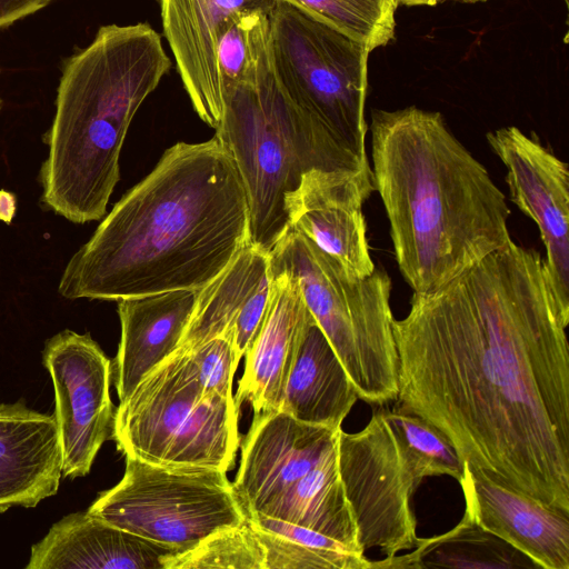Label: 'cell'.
<instances>
[{
    "label": "cell",
    "instance_id": "obj_35",
    "mask_svg": "<svg viewBox=\"0 0 569 569\" xmlns=\"http://www.w3.org/2000/svg\"><path fill=\"white\" fill-rule=\"evenodd\" d=\"M565 1H566V3L568 2V0H565Z\"/></svg>",
    "mask_w": 569,
    "mask_h": 569
},
{
    "label": "cell",
    "instance_id": "obj_18",
    "mask_svg": "<svg viewBox=\"0 0 569 569\" xmlns=\"http://www.w3.org/2000/svg\"><path fill=\"white\" fill-rule=\"evenodd\" d=\"M312 319L298 280L288 272H271L268 309L244 355L243 375L233 397L239 410L243 402L254 413L278 410L301 337Z\"/></svg>",
    "mask_w": 569,
    "mask_h": 569
},
{
    "label": "cell",
    "instance_id": "obj_26",
    "mask_svg": "<svg viewBox=\"0 0 569 569\" xmlns=\"http://www.w3.org/2000/svg\"><path fill=\"white\" fill-rule=\"evenodd\" d=\"M269 47L268 12H238L226 21L217 47L222 96L256 72Z\"/></svg>",
    "mask_w": 569,
    "mask_h": 569
},
{
    "label": "cell",
    "instance_id": "obj_24",
    "mask_svg": "<svg viewBox=\"0 0 569 569\" xmlns=\"http://www.w3.org/2000/svg\"><path fill=\"white\" fill-rule=\"evenodd\" d=\"M410 553L373 561L382 568H539L505 540L463 517L450 531L419 539Z\"/></svg>",
    "mask_w": 569,
    "mask_h": 569
},
{
    "label": "cell",
    "instance_id": "obj_3",
    "mask_svg": "<svg viewBox=\"0 0 569 569\" xmlns=\"http://www.w3.org/2000/svg\"><path fill=\"white\" fill-rule=\"evenodd\" d=\"M372 178L395 258L416 293L439 289L510 241V209L442 114L372 110Z\"/></svg>",
    "mask_w": 569,
    "mask_h": 569
},
{
    "label": "cell",
    "instance_id": "obj_25",
    "mask_svg": "<svg viewBox=\"0 0 569 569\" xmlns=\"http://www.w3.org/2000/svg\"><path fill=\"white\" fill-rule=\"evenodd\" d=\"M363 44L369 52L393 39L395 0H283Z\"/></svg>",
    "mask_w": 569,
    "mask_h": 569
},
{
    "label": "cell",
    "instance_id": "obj_4",
    "mask_svg": "<svg viewBox=\"0 0 569 569\" xmlns=\"http://www.w3.org/2000/svg\"><path fill=\"white\" fill-rule=\"evenodd\" d=\"M170 67L160 34L147 22L102 26L68 59L40 171L48 208L76 223L106 214L131 120Z\"/></svg>",
    "mask_w": 569,
    "mask_h": 569
},
{
    "label": "cell",
    "instance_id": "obj_32",
    "mask_svg": "<svg viewBox=\"0 0 569 569\" xmlns=\"http://www.w3.org/2000/svg\"><path fill=\"white\" fill-rule=\"evenodd\" d=\"M14 213V198L12 194L1 191L0 192V219L7 222L11 221Z\"/></svg>",
    "mask_w": 569,
    "mask_h": 569
},
{
    "label": "cell",
    "instance_id": "obj_9",
    "mask_svg": "<svg viewBox=\"0 0 569 569\" xmlns=\"http://www.w3.org/2000/svg\"><path fill=\"white\" fill-rule=\"evenodd\" d=\"M87 511L179 553L247 520L226 471L168 469L130 457L122 479Z\"/></svg>",
    "mask_w": 569,
    "mask_h": 569
},
{
    "label": "cell",
    "instance_id": "obj_11",
    "mask_svg": "<svg viewBox=\"0 0 569 569\" xmlns=\"http://www.w3.org/2000/svg\"><path fill=\"white\" fill-rule=\"evenodd\" d=\"M42 358L54 389L62 477H83L113 436L112 363L89 333L71 330L50 338Z\"/></svg>",
    "mask_w": 569,
    "mask_h": 569
},
{
    "label": "cell",
    "instance_id": "obj_34",
    "mask_svg": "<svg viewBox=\"0 0 569 569\" xmlns=\"http://www.w3.org/2000/svg\"><path fill=\"white\" fill-rule=\"evenodd\" d=\"M1 107H2V101H1V99H0V110H1Z\"/></svg>",
    "mask_w": 569,
    "mask_h": 569
},
{
    "label": "cell",
    "instance_id": "obj_21",
    "mask_svg": "<svg viewBox=\"0 0 569 569\" xmlns=\"http://www.w3.org/2000/svg\"><path fill=\"white\" fill-rule=\"evenodd\" d=\"M199 290L177 289L118 300L121 338L112 365L119 402L179 347Z\"/></svg>",
    "mask_w": 569,
    "mask_h": 569
},
{
    "label": "cell",
    "instance_id": "obj_10",
    "mask_svg": "<svg viewBox=\"0 0 569 569\" xmlns=\"http://www.w3.org/2000/svg\"><path fill=\"white\" fill-rule=\"evenodd\" d=\"M337 457L360 549L379 548L385 558L413 549L420 538L411 499L431 473L387 410L375 412L356 433L340 429Z\"/></svg>",
    "mask_w": 569,
    "mask_h": 569
},
{
    "label": "cell",
    "instance_id": "obj_5",
    "mask_svg": "<svg viewBox=\"0 0 569 569\" xmlns=\"http://www.w3.org/2000/svg\"><path fill=\"white\" fill-rule=\"evenodd\" d=\"M216 138L241 176L249 204V243L270 252L289 228L286 198L303 173L368 168L283 91L270 47L256 72L223 93Z\"/></svg>",
    "mask_w": 569,
    "mask_h": 569
},
{
    "label": "cell",
    "instance_id": "obj_8",
    "mask_svg": "<svg viewBox=\"0 0 569 569\" xmlns=\"http://www.w3.org/2000/svg\"><path fill=\"white\" fill-rule=\"evenodd\" d=\"M269 31L273 69L290 101L368 161L369 50L283 0L269 13Z\"/></svg>",
    "mask_w": 569,
    "mask_h": 569
},
{
    "label": "cell",
    "instance_id": "obj_27",
    "mask_svg": "<svg viewBox=\"0 0 569 569\" xmlns=\"http://www.w3.org/2000/svg\"><path fill=\"white\" fill-rule=\"evenodd\" d=\"M164 569H263V550L246 520L169 557Z\"/></svg>",
    "mask_w": 569,
    "mask_h": 569
},
{
    "label": "cell",
    "instance_id": "obj_16",
    "mask_svg": "<svg viewBox=\"0 0 569 569\" xmlns=\"http://www.w3.org/2000/svg\"><path fill=\"white\" fill-rule=\"evenodd\" d=\"M465 516L508 542L539 568L569 569V513L475 476L462 462Z\"/></svg>",
    "mask_w": 569,
    "mask_h": 569
},
{
    "label": "cell",
    "instance_id": "obj_23",
    "mask_svg": "<svg viewBox=\"0 0 569 569\" xmlns=\"http://www.w3.org/2000/svg\"><path fill=\"white\" fill-rule=\"evenodd\" d=\"M256 515L316 530L362 551L341 482L337 450Z\"/></svg>",
    "mask_w": 569,
    "mask_h": 569
},
{
    "label": "cell",
    "instance_id": "obj_12",
    "mask_svg": "<svg viewBox=\"0 0 569 569\" xmlns=\"http://www.w3.org/2000/svg\"><path fill=\"white\" fill-rule=\"evenodd\" d=\"M507 169L511 201L538 226L545 268L561 312L569 317V168L535 132L515 126L486 134Z\"/></svg>",
    "mask_w": 569,
    "mask_h": 569
},
{
    "label": "cell",
    "instance_id": "obj_33",
    "mask_svg": "<svg viewBox=\"0 0 569 569\" xmlns=\"http://www.w3.org/2000/svg\"><path fill=\"white\" fill-rule=\"evenodd\" d=\"M448 1V0H395L396 6H407V7H416V6H435L440 2ZM453 1H466V2H477V1H485V0H453Z\"/></svg>",
    "mask_w": 569,
    "mask_h": 569
},
{
    "label": "cell",
    "instance_id": "obj_14",
    "mask_svg": "<svg viewBox=\"0 0 569 569\" xmlns=\"http://www.w3.org/2000/svg\"><path fill=\"white\" fill-rule=\"evenodd\" d=\"M340 429L308 425L280 410L254 413L232 482L247 517L261 513L333 453Z\"/></svg>",
    "mask_w": 569,
    "mask_h": 569
},
{
    "label": "cell",
    "instance_id": "obj_13",
    "mask_svg": "<svg viewBox=\"0 0 569 569\" xmlns=\"http://www.w3.org/2000/svg\"><path fill=\"white\" fill-rule=\"evenodd\" d=\"M372 169L319 170L302 174L286 198L289 226L302 232L353 277L376 268L362 206L375 191Z\"/></svg>",
    "mask_w": 569,
    "mask_h": 569
},
{
    "label": "cell",
    "instance_id": "obj_15",
    "mask_svg": "<svg viewBox=\"0 0 569 569\" xmlns=\"http://www.w3.org/2000/svg\"><path fill=\"white\" fill-rule=\"evenodd\" d=\"M277 0H159L164 38L200 119L216 129L223 114L217 47L226 21L238 12L270 13Z\"/></svg>",
    "mask_w": 569,
    "mask_h": 569
},
{
    "label": "cell",
    "instance_id": "obj_7",
    "mask_svg": "<svg viewBox=\"0 0 569 569\" xmlns=\"http://www.w3.org/2000/svg\"><path fill=\"white\" fill-rule=\"evenodd\" d=\"M238 418L233 398L204 393L189 353L174 351L119 402L112 439L126 457L156 466L228 472L240 445Z\"/></svg>",
    "mask_w": 569,
    "mask_h": 569
},
{
    "label": "cell",
    "instance_id": "obj_19",
    "mask_svg": "<svg viewBox=\"0 0 569 569\" xmlns=\"http://www.w3.org/2000/svg\"><path fill=\"white\" fill-rule=\"evenodd\" d=\"M62 477V453L54 415L23 401L0 403V513L33 508L54 496Z\"/></svg>",
    "mask_w": 569,
    "mask_h": 569
},
{
    "label": "cell",
    "instance_id": "obj_1",
    "mask_svg": "<svg viewBox=\"0 0 569 569\" xmlns=\"http://www.w3.org/2000/svg\"><path fill=\"white\" fill-rule=\"evenodd\" d=\"M568 323L543 258L511 240L393 320V410L438 429L475 476L569 513Z\"/></svg>",
    "mask_w": 569,
    "mask_h": 569
},
{
    "label": "cell",
    "instance_id": "obj_17",
    "mask_svg": "<svg viewBox=\"0 0 569 569\" xmlns=\"http://www.w3.org/2000/svg\"><path fill=\"white\" fill-rule=\"evenodd\" d=\"M271 292L269 253L247 244L199 290L189 323L176 351H189L218 336L233 332L240 360L263 322Z\"/></svg>",
    "mask_w": 569,
    "mask_h": 569
},
{
    "label": "cell",
    "instance_id": "obj_20",
    "mask_svg": "<svg viewBox=\"0 0 569 569\" xmlns=\"http://www.w3.org/2000/svg\"><path fill=\"white\" fill-rule=\"evenodd\" d=\"M177 550L112 526L88 511L53 523L31 548L27 569H164Z\"/></svg>",
    "mask_w": 569,
    "mask_h": 569
},
{
    "label": "cell",
    "instance_id": "obj_28",
    "mask_svg": "<svg viewBox=\"0 0 569 569\" xmlns=\"http://www.w3.org/2000/svg\"><path fill=\"white\" fill-rule=\"evenodd\" d=\"M250 527L263 550V569H372L373 561L365 553L315 549Z\"/></svg>",
    "mask_w": 569,
    "mask_h": 569
},
{
    "label": "cell",
    "instance_id": "obj_2",
    "mask_svg": "<svg viewBox=\"0 0 569 569\" xmlns=\"http://www.w3.org/2000/svg\"><path fill=\"white\" fill-rule=\"evenodd\" d=\"M249 243L247 192L216 136L170 147L67 264L68 299L201 290Z\"/></svg>",
    "mask_w": 569,
    "mask_h": 569
},
{
    "label": "cell",
    "instance_id": "obj_22",
    "mask_svg": "<svg viewBox=\"0 0 569 569\" xmlns=\"http://www.w3.org/2000/svg\"><path fill=\"white\" fill-rule=\"evenodd\" d=\"M358 399L343 366L312 319L301 337L278 410L308 425L337 429Z\"/></svg>",
    "mask_w": 569,
    "mask_h": 569
},
{
    "label": "cell",
    "instance_id": "obj_31",
    "mask_svg": "<svg viewBox=\"0 0 569 569\" xmlns=\"http://www.w3.org/2000/svg\"><path fill=\"white\" fill-rule=\"evenodd\" d=\"M52 0H0V28L39 11Z\"/></svg>",
    "mask_w": 569,
    "mask_h": 569
},
{
    "label": "cell",
    "instance_id": "obj_6",
    "mask_svg": "<svg viewBox=\"0 0 569 569\" xmlns=\"http://www.w3.org/2000/svg\"><path fill=\"white\" fill-rule=\"evenodd\" d=\"M269 261L271 272H288L298 280L307 308L358 398L371 406L396 401L398 352L389 274L375 268L367 277H353L290 226L269 252Z\"/></svg>",
    "mask_w": 569,
    "mask_h": 569
},
{
    "label": "cell",
    "instance_id": "obj_29",
    "mask_svg": "<svg viewBox=\"0 0 569 569\" xmlns=\"http://www.w3.org/2000/svg\"><path fill=\"white\" fill-rule=\"evenodd\" d=\"M408 447L427 465L431 476H450L458 482L462 461L450 441L422 418L402 411H387Z\"/></svg>",
    "mask_w": 569,
    "mask_h": 569
},
{
    "label": "cell",
    "instance_id": "obj_30",
    "mask_svg": "<svg viewBox=\"0 0 569 569\" xmlns=\"http://www.w3.org/2000/svg\"><path fill=\"white\" fill-rule=\"evenodd\" d=\"M184 352L189 353L196 366L204 393L233 398V376L240 361L234 349L233 332L212 338Z\"/></svg>",
    "mask_w": 569,
    "mask_h": 569
}]
</instances>
